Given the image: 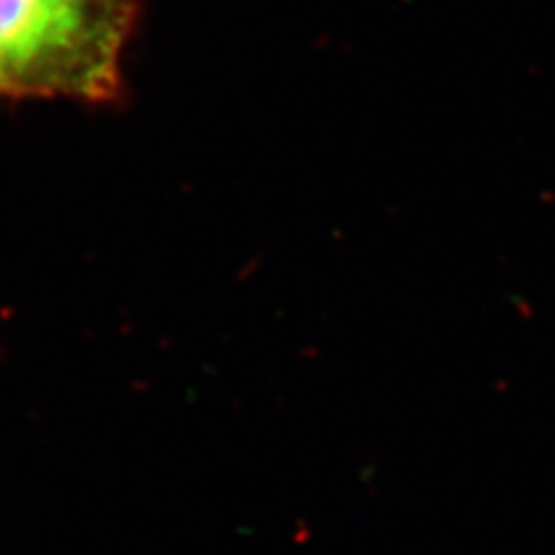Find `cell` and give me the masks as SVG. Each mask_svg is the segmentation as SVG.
<instances>
[{"mask_svg": "<svg viewBox=\"0 0 555 555\" xmlns=\"http://www.w3.org/2000/svg\"><path fill=\"white\" fill-rule=\"evenodd\" d=\"M142 0H0V98L114 102Z\"/></svg>", "mask_w": 555, "mask_h": 555, "instance_id": "cell-1", "label": "cell"}]
</instances>
